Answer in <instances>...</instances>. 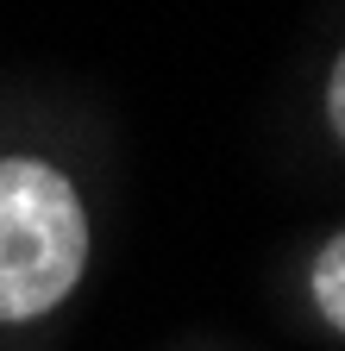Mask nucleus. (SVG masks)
<instances>
[{"label":"nucleus","mask_w":345,"mask_h":351,"mask_svg":"<svg viewBox=\"0 0 345 351\" xmlns=\"http://www.w3.org/2000/svg\"><path fill=\"white\" fill-rule=\"evenodd\" d=\"M88 270V207L45 157H0V326L51 314Z\"/></svg>","instance_id":"1"},{"label":"nucleus","mask_w":345,"mask_h":351,"mask_svg":"<svg viewBox=\"0 0 345 351\" xmlns=\"http://www.w3.org/2000/svg\"><path fill=\"white\" fill-rule=\"evenodd\" d=\"M308 295L320 307V320L333 332H345V232H333L314 251V263H308Z\"/></svg>","instance_id":"2"},{"label":"nucleus","mask_w":345,"mask_h":351,"mask_svg":"<svg viewBox=\"0 0 345 351\" xmlns=\"http://www.w3.org/2000/svg\"><path fill=\"white\" fill-rule=\"evenodd\" d=\"M326 125H333V138L345 145V51H339V63L326 75Z\"/></svg>","instance_id":"3"}]
</instances>
